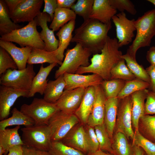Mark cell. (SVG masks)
<instances>
[{"mask_svg": "<svg viewBox=\"0 0 155 155\" xmlns=\"http://www.w3.org/2000/svg\"><path fill=\"white\" fill-rule=\"evenodd\" d=\"M119 48L117 38L108 36L101 53L93 55L90 64L80 67L75 73H91L98 75L104 80H111L112 69L122 59L123 54Z\"/></svg>", "mask_w": 155, "mask_h": 155, "instance_id": "6da1fadb", "label": "cell"}, {"mask_svg": "<svg viewBox=\"0 0 155 155\" xmlns=\"http://www.w3.org/2000/svg\"><path fill=\"white\" fill-rule=\"evenodd\" d=\"M111 28V22L104 24L90 18L75 30L71 42L80 44L93 55L100 53Z\"/></svg>", "mask_w": 155, "mask_h": 155, "instance_id": "7a4b0ae2", "label": "cell"}, {"mask_svg": "<svg viewBox=\"0 0 155 155\" xmlns=\"http://www.w3.org/2000/svg\"><path fill=\"white\" fill-rule=\"evenodd\" d=\"M136 35L127 53L134 60L137 51L142 47L150 46L155 36V9L149 10L135 20Z\"/></svg>", "mask_w": 155, "mask_h": 155, "instance_id": "3957f363", "label": "cell"}, {"mask_svg": "<svg viewBox=\"0 0 155 155\" xmlns=\"http://www.w3.org/2000/svg\"><path fill=\"white\" fill-rule=\"evenodd\" d=\"M35 19L26 26L1 36L0 40L15 42L21 47L30 46L44 49L45 44L38 31Z\"/></svg>", "mask_w": 155, "mask_h": 155, "instance_id": "277c9868", "label": "cell"}, {"mask_svg": "<svg viewBox=\"0 0 155 155\" xmlns=\"http://www.w3.org/2000/svg\"><path fill=\"white\" fill-rule=\"evenodd\" d=\"M92 54L89 49L76 43L73 48L67 50L62 64L55 71V78L65 73H75L80 67L88 66L90 64L89 58Z\"/></svg>", "mask_w": 155, "mask_h": 155, "instance_id": "5b68a950", "label": "cell"}, {"mask_svg": "<svg viewBox=\"0 0 155 155\" xmlns=\"http://www.w3.org/2000/svg\"><path fill=\"white\" fill-rule=\"evenodd\" d=\"M24 145L48 151L51 142L50 129L47 124L25 127L21 129Z\"/></svg>", "mask_w": 155, "mask_h": 155, "instance_id": "8992f818", "label": "cell"}, {"mask_svg": "<svg viewBox=\"0 0 155 155\" xmlns=\"http://www.w3.org/2000/svg\"><path fill=\"white\" fill-rule=\"evenodd\" d=\"M20 111L32 118L35 125H47L51 118L60 110L55 103H49L44 99L34 98L30 104H24Z\"/></svg>", "mask_w": 155, "mask_h": 155, "instance_id": "52a82bcc", "label": "cell"}, {"mask_svg": "<svg viewBox=\"0 0 155 155\" xmlns=\"http://www.w3.org/2000/svg\"><path fill=\"white\" fill-rule=\"evenodd\" d=\"M36 75L33 65L28 64L24 69H9L1 75L0 84L14 88L29 91Z\"/></svg>", "mask_w": 155, "mask_h": 155, "instance_id": "ba28073f", "label": "cell"}, {"mask_svg": "<svg viewBox=\"0 0 155 155\" xmlns=\"http://www.w3.org/2000/svg\"><path fill=\"white\" fill-rule=\"evenodd\" d=\"M80 122L74 114H69L61 111L50 119L47 125L50 129L51 141H61L70 130Z\"/></svg>", "mask_w": 155, "mask_h": 155, "instance_id": "9c48e42d", "label": "cell"}, {"mask_svg": "<svg viewBox=\"0 0 155 155\" xmlns=\"http://www.w3.org/2000/svg\"><path fill=\"white\" fill-rule=\"evenodd\" d=\"M132 104L131 95L120 100L115 128V132H121L133 141L135 133L132 123Z\"/></svg>", "mask_w": 155, "mask_h": 155, "instance_id": "30bf717a", "label": "cell"}, {"mask_svg": "<svg viewBox=\"0 0 155 155\" xmlns=\"http://www.w3.org/2000/svg\"><path fill=\"white\" fill-rule=\"evenodd\" d=\"M112 20L115 26L116 36L120 48L131 42L136 30L135 20L128 19L124 12L116 14Z\"/></svg>", "mask_w": 155, "mask_h": 155, "instance_id": "8fae6325", "label": "cell"}, {"mask_svg": "<svg viewBox=\"0 0 155 155\" xmlns=\"http://www.w3.org/2000/svg\"><path fill=\"white\" fill-rule=\"evenodd\" d=\"M43 0H22L10 16L15 23L33 20L41 12Z\"/></svg>", "mask_w": 155, "mask_h": 155, "instance_id": "7c38bea8", "label": "cell"}, {"mask_svg": "<svg viewBox=\"0 0 155 155\" xmlns=\"http://www.w3.org/2000/svg\"><path fill=\"white\" fill-rule=\"evenodd\" d=\"M29 91L4 86H0V119L7 118L11 107L20 97L28 98Z\"/></svg>", "mask_w": 155, "mask_h": 155, "instance_id": "4fadbf2b", "label": "cell"}, {"mask_svg": "<svg viewBox=\"0 0 155 155\" xmlns=\"http://www.w3.org/2000/svg\"><path fill=\"white\" fill-rule=\"evenodd\" d=\"M86 88L65 90L55 103L60 111L69 114H74L81 104Z\"/></svg>", "mask_w": 155, "mask_h": 155, "instance_id": "5bb4252c", "label": "cell"}, {"mask_svg": "<svg viewBox=\"0 0 155 155\" xmlns=\"http://www.w3.org/2000/svg\"><path fill=\"white\" fill-rule=\"evenodd\" d=\"M63 77L66 83L64 90L95 86L100 85L103 80L100 76L95 73L83 75L65 73L64 74Z\"/></svg>", "mask_w": 155, "mask_h": 155, "instance_id": "9a60e30c", "label": "cell"}, {"mask_svg": "<svg viewBox=\"0 0 155 155\" xmlns=\"http://www.w3.org/2000/svg\"><path fill=\"white\" fill-rule=\"evenodd\" d=\"M65 144L88 154L84 125L80 122L74 126L61 140Z\"/></svg>", "mask_w": 155, "mask_h": 155, "instance_id": "2e32d148", "label": "cell"}, {"mask_svg": "<svg viewBox=\"0 0 155 155\" xmlns=\"http://www.w3.org/2000/svg\"><path fill=\"white\" fill-rule=\"evenodd\" d=\"M35 20L37 25L40 26L42 29L39 35L45 43L44 50L49 52L56 51L58 47L59 41L55 37L54 32L47 26V22L52 21L50 16L46 13L40 12Z\"/></svg>", "mask_w": 155, "mask_h": 155, "instance_id": "e0dca14e", "label": "cell"}, {"mask_svg": "<svg viewBox=\"0 0 155 155\" xmlns=\"http://www.w3.org/2000/svg\"><path fill=\"white\" fill-rule=\"evenodd\" d=\"M95 96L92 112L89 116L86 124L94 127L104 123L105 103L106 99L100 85L95 86Z\"/></svg>", "mask_w": 155, "mask_h": 155, "instance_id": "ac0fdd59", "label": "cell"}, {"mask_svg": "<svg viewBox=\"0 0 155 155\" xmlns=\"http://www.w3.org/2000/svg\"><path fill=\"white\" fill-rule=\"evenodd\" d=\"M0 46L5 49L16 63L18 69L26 67V64L33 48L30 46L19 47L11 42L0 40Z\"/></svg>", "mask_w": 155, "mask_h": 155, "instance_id": "d6986e66", "label": "cell"}, {"mask_svg": "<svg viewBox=\"0 0 155 155\" xmlns=\"http://www.w3.org/2000/svg\"><path fill=\"white\" fill-rule=\"evenodd\" d=\"M117 10L111 5L109 0H94L90 18L97 20L104 24L111 22Z\"/></svg>", "mask_w": 155, "mask_h": 155, "instance_id": "ffe728a7", "label": "cell"}, {"mask_svg": "<svg viewBox=\"0 0 155 155\" xmlns=\"http://www.w3.org/2000/svg\"><path fill=\"white\" fill-rule=\"evenodd\" d=\"M148 89L138 91L131 95L132 125L135 130H138L140 119L145 115V100Z\"/></svg>", "mask_w": 155, "mask_h": 155, "instance_id": "44dd1931", "label": "cell"}, {"mask_svg": "<svg viewBox=\"0 0 155 155\" xmlns=\"http://www.w3.org/2000/svg\"><path fill=\"white\" fill-rule=\"evenodd\" d=\"M75 24V20L70 21L62 26L56 34L58 38L59 44L57 49L54 51L57 58L61 61L63 62L65 50L71 42Z\"/></svg>", "mask_w": 155, "mask_h": 155, "instance_id": "7402d4cb", "label": "cell"}, {"mask_svg": "<svg viewBox=\"0 0 155 155\" xmlns=\"http://www.w3.org/2000/svg\"><path fill=\"white\" fill-rule=\"evenodd\" d=\"M57 64L56 63L51 64L45 67L42 65L38 72L33 80L29 91L28 98L34 96L37 93L41 95L44 94L48 82L47 79L48 76L53 68Z\"/></svg>", "mask_w": 155, "mask_h": 155, "instance_id": "603a6c76", "label": "cell"}, {"mask_svg": "<svg viewBox=\"0 0 155 155\" xmlns=\"http://www.w3.org/2000/svg\"><path fill=\"white\" fill-rule=\"evenodd\" d=\"M95 96V86L86 88L81 104L74 114L83 124H86L88 118L91 113L94 104Z\"/></svg>", "mask_w": 155, "mask_h": 155, "instance_id": "cb8c5ba5", "label": "cell"}, {"mask_svg": "<svg viewBox=\"0 0 155 155\" xmlns=\"http://www.w3.org/2000/svg\"><path fill=\"white\" fill-rule=\"evenodd\" d=\"M120 99L117 97L106 99L104 123L110 139L112 141L115 128Z\"/></svg>", "mask_w": 155, "mask_h": 155, "instance_id": "d4e9b609", "label": "cell"}, {"mask_svg": "<svg viewBox=\"0 0 155 155\" xmlns=\"http://www.w3.org/2000/svg\"><path fill=\"white\" fill-rule=\"evenodd\" d=\"M65 86L63 75L54 80L49 81L44 91L43 98L49 103H55L63 94Z\"/></svg>", "mask_w": 155, "mask_h": 155, "instance_id": "484cf974", "label": "cell"}, {"mask_svg": "<svg viewBox=\"0 0 155 155\" xmlns=\"http://www.w3.org/2000/svg\"><path fill=\"white\" fill-rule=\"evenodd\" d=\"M20 125L14 128L0 130V146L5 151L4 155H7L11 147L17 145H24V144L18 133Z\"/></svg>", "mask_w": 155, "mask_h": 155, "instance_id": "4316f807", "label": "cell"}, {"mask_svg": "<svg viewBox=\"0 0 155 155\" xmlns=\"http://www.w3.org/2000/svg\"><path fill=\"white\" fill-rule=\"evenodd\" d=\"M62 62L58 59L54 51L49 52L44 49L33 48L27 63L33 65L46 63L50 64L56 63L61 65Z\"/></svg>", "mask_w": 155, "mask_h": 155, "instance_id": "83f0119b", "label": "cell"}, {"mask_svg": "<svg viewBox=\"0 0 155 155\" xmlns=\"http://www.w3.org/2000/svg\"><path fill=\"white\" fill-rule=\"evenodd\" d=\"M12 116L10 117L1 121L0 130H3L8 126L13 125H24L25 127L35 125L34 121L30 117L14 108L11 111Z\"/></svg>", "mask_w": 155, "mask_h": 155, "instance_id": "f1b7e54d", "label": "cell"}, {"mask_svg": "<svg viewBox=\"0 0 155 155\" xmlns=\"http://www.w3.org/2000/svg\"><path fill=\"white\" fill-rule=\"evenodd\" d=\"M76 16L71 9L57 8L49 28L54 32L57 31L70 21L75 20Z\"/></svg>", "mask_w": 155, "mask_h": 155, "instance_id": "f546056e", "label": "cell"}, {"mask_svg": "<svg viewBox=\"0 0 155 155\" xmlns=\"http://www.w3.org/2000/svg\"><path fill=\"white\" fill-rule=\"evenodd\" d=\"M22 28L11 20L8 8L3 0H0V35L1 36Z\"/></svg>", "mask_w": 155, "mask_h": 155, "instance_id": "4dcf8cb0", "label": "cell"}, {"mask_svg": "<svg viewBox=\"0 0 155 155\" xmlns=\"http://www.w3.org/2000/svg\"><path fill=\"white\" fill-rule=\"evenodd\" d=\"M126 136L123 133L115 132L113 135L112 148L113 154L115 155H133L132 145L128 141Z\"/></svg>", "mask_w": 155, "mask_h": 155, "instance_id": "1f68e13d", "label": "cell"}, {"mask_svg": "<svg viewBox=\"0 0 155 155\" xmlns=\"http://www.w3.org/2000/svg\"><path fill=\"white\" fill-rule=\"evenodd\" d=\"M138 129L144 137L155 143V115L146 114L141 117L139 121Z\"/></svg>", "mask_w": 155, "mask_h": 155, "instance_id": "d6a6232c", "label": "cell"}, {"mask_svg": "<svg viewBox=\"0 0 155 155\" xmlns=\"http://www.w3.org/2000/svg\"><path fill=\"white\" fill-rule=\"evenodd\" d=\"M126 82L119 79L103 80L100 85L106 99L117 97L124 88Z\"/></svg>", "mask_w": 155, "mask_h": 155, "instance_id": "836d02e7", "label": "cell"}, {"mask_svg": "<svg viewBox=\"0 0 155 155\" xmlns=\"http://www.w3.org/2000/svg\"><path fill=\"white\" fill-rule=\"evenodd\" d=\"M121 58L126 61L127 67L136 78L148 82L150 84V77L146 69H144L142 65H139L136 60L132 58L127 53L123 55Z\"/></svg>", "mask_w": 155, "mask_h": 155, "instance_id": "e575fe53", "label": "cell"}, {"mask_svg": "<svg viewBox=\"0 0 155 155\" xmlns=\"http://www.w3.org/2000/svg\"><path fill=\"white\" fill-rule=\"evenodd\" d=\"M150 85L148 82L137 78L126 81L124 88L117 97L121 99L138 91L149 88Z\"/></svg>", "mask_w": 155, "mask_h": 155, "instance_id": "d590c367", "label": "cell"}, {"mask_svg": "<svg viewBox=\"0 0 155 155\" xmlns=\"http://www.w3.org/2000/svg\"><path fill=\"white\" fill-rule=\"evenodd\" d=\"M99 144V149L113 154L112 140L110 138L104 123L94 127Z\"/></svg>", "mask_w": 155, "mask_h": 155, "instance_id": "8d00e7d4", "label": "cell"}, {"mask_svg": "<svg viewBox=\"0 0 155 155\" xmlns=\"http://www.w3.org/2000/svg\"><path fill=\"white\" fill-rule=\"evenodd\" d=\"M125 60L122 59L112 69L111 80L119 79L128 81L136 78L126 65Z\"/></svg>", "mask_w": 155, "mask_h": 155, "instance_id": "74e56055", "label": "cell"}, {"mask_svg": "<svg viewBox=\"0 0 155 155\" xmlns=\"http://www.w3.org/2000/svg\"><path fill=\"white\" fill-rule=\"evenodd\" d=\"M48 151L52 155H86L65 144L61 141H51Z\"/></svg>", "mask_w": 155, "mask_h": 155, "instance_id": "f35d334b", "label": "cell"}, {"mask_svg": "<svg viewBox=\"0 0 155 155\" xmlns=\"http://www.w3.org/2000/svg\"><path fill=\"white\" fill-rule=\"evenodd\" d=\"M135 136L132 145L141 148L147 155H155V143L144 137L139 129L135 130Z\"/></svg>", "mask_w": 155, "mask_h": 155, "instance_id": "ab89813d", "label": "cell"}, {"mask_svg": "<svg viewBox=\"0 0 155 155\" xmlns=\"http://www.w3.org/2000/svg\"><path fill=\"white\" fill-rule=\"evenodd\" d=\"M94 1V0H78L71 9L85 20L90 18Z\"/></svg>", "mask_w": 155, "mask_h": 155, "instance_id": "60d3db41", "label": "cell"}, {"mask_svg": "<svg viewBox=\"0 0 155 155\" xmlns=\"http://www.w3.org/2000/svg\"><path fill=\"white\" fill-rule=\"evenodd\" d=\"M84 128L89 151L88 155L95 153L99 149V144L94 127L86 124L84 125Z\"/></svg>", "mask_w": 155, "mask_h": 155, "instance_id": "b9f144b4", "label": "cell"}, {"mask_svg": "<svg viewBox=\"0 0 155 155\" xmlns=\"http://www.w3.org/2000/svg\"><path fill=\"white\" fill-rule=\"evenodd\" d=\"M18 69L17 64L10 55L4 49L0 47V75L8 69Z\"/></svg>", "mask_w": 155, "mask_h": 155, "instance_id": "7bdbcfd3", "label": "cell"}, {"mask_svg": "<svg viewBox=\"0 0 155 155\" xmlns=\"http://www.w3.org/2000/svg\"><path fill=\"white\" fill-rule=\"evenodd\" d=\"M112 6L120 12L125 11L132 15H135L137 13L134 5L129 0H109Z\"/></svg>", "mask_w": 155, "mask_h": 155, "instance_id": "ee69618b", "label": "cell"}, {"mask_svg": "<svg viewBox=\"0 0 155 155\" xmlns=\"http://www.w3.org/2000/svg\"><path fill=\"white\" fill-rule=\"evenodd\" d=\"M155 115V92L148 89L145 103V115Z\"/></svg>", "mask_w": 155, "mask_h": 155, "instance_id": "f6af8a7d", "label": "cell"}, {"mask_svg": "<svg viewBox=\"0 0 155 155\" xmlns=\"http://www.w3.org/2000/svg\"><path fill=\"white\" fill-rule=\"evenodd\" d=\"M44 6L42 12L48 14L51 17L52 21L55 10L57 8V0H44Z\"/></svg>", "mask_w": 155, "mask_h": 155, "instance_id": "bcb514c9", "label": "cell"}, {"mask_svg": "<svg viewBox=\"0 0 155 155\" xmlns=\"http://www.w3.org/2000/svg\"><path fill=\"white\" fill-rule=\"evenodd\" d=\"M146 69L150 79L148 90L155 92V65H150Z\"/></svg>", "mask_w": 155, "mask_h": 155, "instance_id": "7dc6e473", "label": "cell"}, {"mask_svg": "<svg viewBox=\"0 0 155 155\" xmlns=\"http://www.w3.org/2000/svg\"><path fill=\"white\" fill-rule=\"evenodd\" d=\"M23 155H52L49 151H42L23 146Z\"/></svg>", "mask_w": 155, "mask_h": 155, "instance_id": "c3c4849f", "label": "cell"}, {"mask_svg": "<svg viewBox=\"0 0 155 155\" xmlns=\"http://www.w3.org/2000/svg\"><path fill=\"white\" fill-rule=\"evenodd\" d=\"M22 0H4L9 12L10 16L13 13L18 5Z\"/></svg>", "mask_w": 155, "mask_h": 155, "instance_id": "681fc988", "label": "cell"}, {"mask_svg": "<svg viewBox=\"0 0 155 155\" xmlns=\"http://www.w3.org/2000/svg\"><path fill=\"white\" fill-rule=\"evenodd\" d=\"M146 58L151 65H155V46L151 47L147 51Z\"/></svg>", "mask_w": 155, "mask_h": 155, "instance_id": "f907efd6", "label": "cell"}, {"mask_svg": "<svg viewBox=\"0 0 155 155\" xmlns=\"http://www.w3.org/2000/svg\"><path fill=\"white\" fill-rule=\"evenodd\" d=\"M23 146H16L10 148L8 155H23Z\"/></svg>", "mask_w": 155, "mask_h": 155, "instance_id": "816d5d0a", "label": "cell"}, {"mask_svg": "<svg viewBox=\"0 0 155 155\" xmlns=\"http://www.w3.org/2000/svg\"><path fill=\"white\" fill-rule=\"evenodd\" d=\"M76 1L75 0H64L63 3L59 8L71 9Z\"/></svg>", "mask_w": 155, "mask_h": 155, "instance_id": "f5cc1de1", "label": "cell"}, {"mask_svg": "<svg viewBox=\"0 0 155 155\" xmlns=\"http://www.w3.org/2000/svg\"><path fill=\"white\" fill-rule=\"evenodd\" d=\"M133 155H145V152L140 147L135 145H132Z\"/></svg>", "mask_w": 155, "mask_h": 155, "instance_id": "db71d44e", "label": "cell"}, {"mask_svg": "<svg viewBox=\"0 0 155 155\" xmlns=\"http://www.w3.org/2000/svg\"><path fill=\"white\" fill-rule=\"evenodd\" d=\"M88 155H115L114 154L109 152H105L100 149H98L95 153Z\"/></svg>", "mask_w": 155, "mask_h": 155, "instance_id": "11a10c76", "label": "cell"}, {"mask_svg": "<svg viewBox=\"0 0 155 155\" xmlns=\"http://www.w3.org/2000/svg\"><path fill=\"white\" fill-rule=\"evenodd\" d=\"M5 151L3 148L0 146V155H2L4 154Z\"/></svg>", "mask_w": 155, "mask_h": 155, "instance_id": "9f6ffc18", "label": "cell"}, {"mask_svg": "<svg viewBox=\"0 0 155 155\" xmlns=\"http://www.w3.org/2000/svg\"><path fill=\"white\" fill-rule=\"evenodd\" d=\"M147 1L153 4L155 6V0H148Z\"/></svg>", "mask_w": 155, "mask_h": 155, "instance_id": "6f0895ef", "label": "cell"}, {"mask_svg": "<svg viewBox=\"0 0 155 155\" xmlns=\"http://www.w3.org/2000/svg\"><path fill=\"white\" fill-rule=\"evenodd\" d=\"M145 155H147L146 154L145 152Z\"/></svg>", "mask_w": 155, "mask_h": 155, "instance_id": "680465c9", "label": "cell"}]
</instances>
